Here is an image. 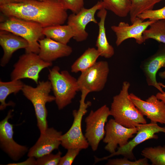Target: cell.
Returning a JSON list of instances; mask_svg holds the SVG:
<instances>
[{"mask_svg":"<svg viewBox=\"0 0 165 165\" xmlns=\"http://www.w3.org/2000/svg\"><path fill=\"white\" fill-rule=\"evenodd\" d=\"M107 14V10L104 8L99 10L97 13V15L100 18V21L97 24L98 33L96 46L100 56L108 59L114 55L115 50L113 47L108 42L106 36L105 23Z\"/></svg>","mask_w":165,"mask_h":165,"instance_id":"cell-20","label":"cell"},{"mask_svg":"<svg viewBox=\"0 0 165 165\" xmlns=\"http://www.w3.org/2000/svg\"><path fill=\"white\" fill-rule=\"evenodd\" d=\"M0 45L3 51L0 65L4 67L9 63L14 52L21 49H26L28 45L27 41L21 37L7 31L0 30Z\"/></svg>","mask_w":165,"mask_h":165,"instance_id":"cell-19","label":"cell"},{"mask_svg":"<svg viewBox=\"0 0 165 165\" xmlns=\"http://www.w3.org/2000/svg\"><path fill=\"white\" fill-rule=\"evenodd\" d=\"M140 67L145 77L148 86L154 87L161 93L164 92L157 81L158 71L165 68V44L162 43L153 55L142 61Z\"/></svg>","mask_w":165,"mask_h":165,"instance_id":"cell-16","label":"cell"},{"mask_svg":"<svg viewBox=\"0 0 165 165\" xmlns=\"http://www.w3.org/2000/svg\"><path fill=\"white\" fill-rule=\"evenodd\" d=\"M99 56L100 54L97 49L88 48L72 65L71 72L77 73L88 69L96 63Z\"/></svg>","mask_w":165,"mask_h":165,"instance_id":"cell-23","label":"cell"},{"mask_svg":"<svg viewBox=\"0 0 165 165\" xmlns=\"http://www.w3.org/2000/svg\"><path fill=\"white\" fill-rule=\"evenodd\" d=\"M138 17L143 20L147 19L153 21L165 19V6L158 9L146 11Z\"/></svg>","mask_w":165,"mask_h":165,"instance_id":"cell-28","label":"cell"},{"mask_svg":"<svg viewBox=\"0 0 165 165\" xmlns=\"http://www.w3.org/2000/svg\"><path fill=\"white\" fill-rule=\"evenodd\" d=\"M40 57L44 61L52 63L57 59L70 56L72 53V48L67 44L58 42L50 38L39 39Z\"/></svg>","mask_w":165,"mask_h":165,"instance_id":"cell-18","label":"cell"},{"mask_svg":"<svg viewBox=\"0 0 165 165\" xmlns=\"http://www.w3.org/2000/svg\"><path fill=\"white\" fill-rule=\"evenodd\" d=\"M160 85L162 87L165 88V85L161 82H159ZM157 97L160 100H162L165 103V92L161 93L159 92L156 94Z\"/></svg>","mask_w":165,"mask_h":165,"instance_id":"cell-34","label":"cell"},{"mask_svg":"<svg viewBox=\"0 0 165 165\" xmlns=\"http://www.w3.org/2000/svg\"><path fill=\"white\" fill-rule=\"evenodd\" d=\"M136 127L137 132L132 139L129 141L125 145L118 147L117 151L108 156L101 158L94 156L95 163L119 155L130 160H135L133 150L137 146L147 140L157 139L158 137L156 134V133L159 132L165 133V127H161L157 123L150 122L148 123L139 124Z\"/></svg>","mask_w":165,"mask_h":165,"instance_id":"cell-7","label":"cell"},{"mask_svg":"<svg viewBox=\"0 0 165 165\" xmlns=\"http://www.w3.org/2000/svg\"><path fill=\"white\" fill-rule=\"evenodd\" d=\"M43 28L39 24L33 21L15 17H7L1 22L0 30L6 31L20 36L28 43L25 53L38 54L39 52V39L44 36Z\"/></svg>","mask_w":165,"mask_h":165,"instance_id":"cell-5","label":"cell"},{"mask_svg":"<svg viewBox=\"0 0 165 165\" xmlns=\"http://www.w3.org/2000/svg\"><path fill=\"white\" fill-rule=\"evenodd\" d=\"M19 0H0V5H3L11 2H15Z\"/></svg>","mask_w":165,"mask_h":165,"instance_id":"cell-35","label":"cell"},{"mask_svg":"<svg viewBox=\"0 0 165 165\" xmlns=\"http://www.w3.org/2000/svg\"><path fill=\"white\" fill-rule=\"evenodd\" d=\"M154 21L149 20L145 21L138 17L130 25L120 22L117 25L112 26L111 29L116 36V46H119L124 41L131 38L134 39L139 44H142L144 42L142 37L143 32Z\"/></svg>","mask_w":165,"mask_h":165,"instance_id":"cell-14","label":"cell"},{"mask_svg":"<svg viewBox=\"0 0 165 165\" xmlns=\"http://www.w3.org/2000/svg\"><path fill=\"white\" fill-rule=\"evenodd\" d=\"M106 165H148V159L145 157L134 161L129 160L124 157L122 158L109 159Z\"/></svg>","mask_w":165,"mask_h":165,"instance_id":"cell-29","label":"cell"},{"mask_svg":"<svg viewBox=\"0 0 165 165\" xmlns=\"http://www.w3.org/2000/svg\"><path fill=\"white\" fill-rule=\"evenodd\" d=\"M142 37L144 42L152 39L165 44V19L155 21L144 31Z\"/></svg>","mask_w":165,"mask_h":165,"instance_id":"cell-24","label":"cell"},{"mask_svg":"<svg viewBox=\"0 0 165 165\" xmlns=\"http://www.w3.org/2000/svg\"><path fill=\"white\" fill-rule=\"evenodd\" d=\"M42 33L46 37L64 44H67L74 36L72 28L68 24L57 25L43 28Z\"/></svg>","mask_w":165,"mask_h":165,"instance_id":"cell-21","label":"cell"},{"mask_svg":"<svg viewBox=\"0 0 165 165\" xmlns=\"http://www.w3.org/2000/svg\"><path fill=\"white\" fill-rule=\"evenodd\" d=\"M57 66L49 70L48 79L50 82L55 101L59 110L70 104L79 90L77 79L67 70L60 72Z\"/></svg>","mask_w":165,"mask_h":165,"instance_id":"cell-3","label":"cell"},{"mask_svg":"<svg viewBox=\"0 0 165 165\" xmlns=\"http://www.w3.org/2000/svg\"><path fill=\"white\" fill-rule=\"evenodd\" d=\"M51 90V84L49 80L39 81L36 87L24 84L22 90L23 95L33 105L40 133H44L48 127L46 105L55 100L54 96L50 94Z\"/></svg>","mask_w":165,"mask_h":165,"instance_id":"cell-4","label":"cell"},{"mask_svg":"<svg viewBox=\"0 0 165 165\" xmlns=\"http://www.w3.org/2000/svg\"><path fill=\"white\" fill-rule=\"evenodd\" d=\"M81 91V95L79 108L72 112V124L69 130L61 137V145L67 150L75 148L85 149L89 146L82 132V122L83 116L86 113L87 109L91 105V103L90 101H85L89 92L85 90Z\"/></svg>","mask_w":165,"mask_h":165,"instance_id":"cell-6","label":"cell"},{"mask_svg":"<svg viewBox=\"0 0 165 165\" xmlns=\"http://www.w3.org/2000/svg\"><path fill=\"white\" fill-rule=\"evenodd\" d=\"M13 109L10 110L0 122V147L12 160L17 161L29 149L27 146L18 144L13 139V125L9 121L13 117Z\"/></svg>","mask_w":165,"mask_h":165,"instance_id":"cell-11","label":"cell"},{"mask_svg":"<svg viewBox=\"0 0 165 165\" xmlns=\"http://www.w3.org/2000/svg\"><path fill=\"white\" fill-rule=\"evenodd\" d=\"M105 134L103 139L106 144L105 149L110 154L115 152L118 145L119 147L126 145L129 140L134 136L137 132V128L126 127L111 119L105 126Z\"/></svg>","mask_w":165,"mask_h":165,"instance_id":"cell-13","label":"cell"},{"mask_svg":"<svg viewBox=\"0 0 165 165\" xmlns=\"http://www.w3.org/2000/svg\"><path fill=\"white\" fill-rule=\"evenodd\" d=\"M103 8V4L100 1L90 8L84 7L78 13H73L68 16L67 24L73 31L74 39L77 42H81L87 39L88 34L86 30V26L90 22L98 24L95 14L97 11Z\"/></svg>","mask_w":165,"mask_h":165,"instance_id":"cell-12","label":"cell"},{"mask_svg":"<svg viewBox=\"0 0 165 165\" xmlns=\"http://www.w3.org/2000/svg\"><path fill=\"white\" fill-rule=\"evenodd\" d=\"M104 8L121 17H125L129 14L131 3L130 0H100Z\"/></svg>","mask_w":165,"mask_h":165,"instance_id":"cell-25","label":"cell"},{"mask_svg":"<svg viewBox=\"0 0 165 165\" xmlns=\"http://www.w3.org/2000/svg\"><path fill=\"white\" fill-rule=\"evenodd\" d=\"M130 86L128 81L123 82L120 92L113 97L110 112L117 123L126 127L134 128L139 124L147 123V121L130 98Z\"/></svg>","mask_w":165,"mask_h":165,"instance_id":"cell-2","label":"cell"},{"mask_svg":"<svg viewBox=\"0 0 165 165\" xmlns=\"http://www.w3.org/2000/svg\"><path fill=\"white\" fill-rule=\"evenodd\" d=\"M81 150L77 148L67 149L65 154L61 157L58 165H72Z\"/></svg>","mask_w":165,"mask_h":165,"instance_id":"cell-32","label":"cell"},{"mask_svg":"<svg viewBox=\"0 0 165 165\" xmlns=\"http://www.w3.org/2000/svg\"><path fill=\"white\" fill-rule=\"evenodd\" d=\"M0 10L7 17L35 22L43 28L62 25L68 16L60 0H20L0 5Z\"/></svg>","mask_w":165,"mask_h":165,"instance_id":"cell-1","label":"cell"},{"mask_svg":"<svg viewBox=\"0 0 165 165\" xmlns=\"http://www.w3.org/2000/svg\"><path fill=\"white\" fill-rule=\"evenodd\" d=\"M61 155L60 151L56 154L51 153L45 155L37 158V165H58Z\"/></svg>","mask_w":165,"mask_h":165,"instance_id":"cell-30","label":"cell"},{"mask_svg":"<svg viewBox=\"0 0 165 165\" xmlns=\"http://www.w3.org/2000/svg\"><path fill=\"white\" fill-rule=\"evenodd\" d=\"M129 97L137 108L151 122L165 125V103L156 95H152L145 100L133 93L129 94Z\"/></svg>","mask_w":165,"mask_h":165,"instance_id":"cell-15","label":"cell"},{"mask_svg":"<svg viewBox=\"0 0 165 165\" xmlns=\"http://www.w3.org/2000/svg\"><path fill=\"white\" fill-rule=\"evenodd\" d=\"M162 0H130L131 6L129 14L131 23L143 13L153 9L155 5Z\"/></svg>","mask_w":165,"mask_h":165,"instance_id":"cell-26","label":"cell"},{"mask_svg":"<svg viewBox=\"0 0 165 165\" xmlns=\"http://www.w3.org/2000/svg\"><path fill=\"white\" fill-rule=\"evenodd\" d=\"M109 72L107 61H97L92 66L81 72L77 79L79 90H85L89 93L101 91L106 83Z\"/></svg>","mask_w":165,"mask_h":165,"instance_id":"cell-10","label":"cell"},{"mask_svg":"<svg viewBox=\"0 0 165 165\" xmlns=\"http://www.w3.org/2000/svg\"><path fill=\"white\" fill-rule=\"evenodd\" d=\"M65 8L76 13L84 8V0H60Z\"/></svg>","mask_w":165,"mask_h":165,"instance_id":"cell-31","label":"cell"},{"mask_svg":"<svg viewBox=\"0 0 165 165\" xmlns=\"http://www.w3.org/2000/svg\"><path fill=\"white\" fill-rule=\"evenodd\" d=\"M141 154L149 160L152 165H165V145L145 148Z\"/></svg>","mask_w":165,"mask_h":165,"instance_id":"cell-27","label":"cell"},{"mask_svg":"<svg viewBox=\"0 0 165 165\" xmlns=\"http://www.w3.org/2000/svg\"><path fill=\"white\" fill-rule=\"evenodd\" d=\"M24 83L21 80H11L9 82L0 81V110H3L8 106H13L15 103L12 101L6 103L8 96L12 94H16L22 90Z\"/></svg>","mask_w":165,"mask_h":165,"instance_id":"cell-22","label":"cell"},{"mask_svg":"<svg viewBox=\"0 0 165 165\" xmlns=\"http://www.w3.org/2000/svg\"><path fill=\"white\" fill-rule=\"evenodd\" d=\"M158 75L161 79H165V69L164 71L160 72Z\"/></svg>","mask_w":165,"mask_h":165,"instance_id":"cell-36","label":"cell"},{"mask_svg":"<svg viewBox=\"0 0 165 165\" xmlns=\"http://www.w3.org/2000/svg\"><path fill=\"white\" fill-rule=\"evenodd\" d=\"M33 157H28V158L26 160L21 162L17 163H8L7 165H37L36 159Z\"/></svg>","mask_w":165,"mask_h":165,"instance_id":"cell-33","label":"cell"},{"mask_svg":"<svg viewBox=\"0 0 165 165\" xmlns=\"http://www.w3.org/2000/svg\"><path fill=\"white\" fill-rule=\"evenodd\" d=\"M62 134L61 131L53 127H48L44 133H40L35 143L29 149L28 156L37 159L58 149L61 145Z\"/></svg>","mask_w":165,"mask_h":165,"instance_id":"cell-17","label":"cell"},{"mask_svg":"<svg viewBox=\"0 0 165 165\" xmlns=\"http://www.w3.org/2000/svg\"><path fill=\"white\" fill-rule=\"evenodd\" d=\"M52 64V63L42 60L38 54L25 53L19 57L14 64L10 74L11 80L28 79L38 84L39 73L43 69L51 66Z\"/></svg>","mask_w":165,"mask_h":165,"instance_id":"cell-8","label":"cell"},{"mask_svg":"<svg viewBox=\"0 0 165 165\" xmlns=\"http://www.w3.org/2000/svg\"><path fill=\"white\" fill-rule=\"evenodd\" d=\"M110 116V108L105 105L94 111L91 110L85 119L84 136L94 151L97 149L100 141L105 137V126Z\"/></svg>","mask_w":165,"mask_h":165,"instance_id":"cell-9","label":"cell"}]
</instances>
